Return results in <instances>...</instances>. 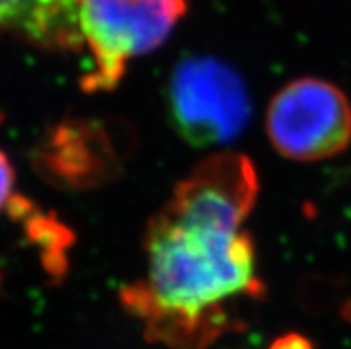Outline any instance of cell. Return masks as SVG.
Masks as SVG:
<instances>
[{"instance_id": "cell-1", "label": "cell", "mask_w": 351, "mask_h": 349, "mask_svg": "<svg viewBox=\"0 0 351 349\" xmlns=\"http://www.w3.org/2000/svg\"><path fill=\"white\" fill-rule=\"evenodd\" d=\"M145 276L121 291L148 341L205 349L241 326L236 309L258 300L254 241L241 226L166 205L145 235Z\"/></svg>"}, {"instance_id": "cell-2", "label": "cell", "mask_w": 351, "mask_h": 349, "mask_svg": "<svg viewBox=\"0 0 351 349\" xmlns=\"http://www.w3.org/2000/svg\"><path fill=\"white\" fill-rule=\"evenodd\" d=\"M77 23L93 71L84 91H109L125 75L127 62L159 49L187 11V0H73Z\"/></svg>"}, {"instance_id": "cell-3", "label": "cell", "mask_w": 351, "mask_h": 349, "mask_svg": "<svg viewBox=\"0 0 351 349\" xmlns=\"http://www.w3.org/2000/svg\"><path fill=\"white\" fill-rule=\"evenodd\" d=\"M168 115L175 132L187 145H225L248 123V91L227 64L213 58H186L169 77Z\"/></svg>"}, {"instance_id": "cell-4", "label": "cell", "mask_w": 351, "mask_h": 349, "mask_svg": "<svg viewBox=\"0 0 351 349\" xmlns=\"http://www.w3.org/2000/svg\"><path fill=\"white\" fill-rule=\"evenodd\" d=\"M267 137L285 159H328L351 143V106L326 80L303 77L273 97L266 115Z\"/></svg>"}, {"instance_id": "cell-5", "label": "cell", "mask_w": 351, "mask_h": 349, "mask_svg": "<svg viewBox=\"0 0 351 349\" xmlns=\"http://www.w3.org/2000/svg\"><path fill=\"white\" fill-rule=\"evenodd\" d=\"M0 36L40 49L77 50L82 45L73 0H0Z\"/></svg>"}, {"instance_id": "cell-6", "label": "cell", "mask_w": 351, "mask_h": 349, "mask_svg": "<svg viewBox=\"0 0 351 349\" xmlns=\"http://www.w3.org/2000/svg\"><path fill=\"white\" fill-rule=\"evenodd\" d=\"M14 169L9 163L8 155L0 150V210L13 202Z\"/></svg>"}, {"instance_id": "cell-7", "label": "cell", "mask_w": 351, "mask_h": 349, "mask_svg": "<svg viewBox=\"0 0 351 349\" xmlns=\"http://www.w3.org/2000/svg\"><path fill=\"white\" fill-rule=\"evenodd\" d=\"M269 349H314L312 342L307 337L300 335V333H287V335L278 337Z\"/></svg>"}, {"instance_id": "cell-8", "label": "cell", "mask_w": 351, "mask_h": 349, "mask_svg": "<svg viewBox=\"0 0 351 349\" xmlns=\"http://www.w3.org/2000/svg\"><path fill=\"white\" fill-rule=\"evenodd\" d=\"M343 314H344V317L348 319V321H351V301H348V305L344 306Z\"/></svg>"}]
</instances>
